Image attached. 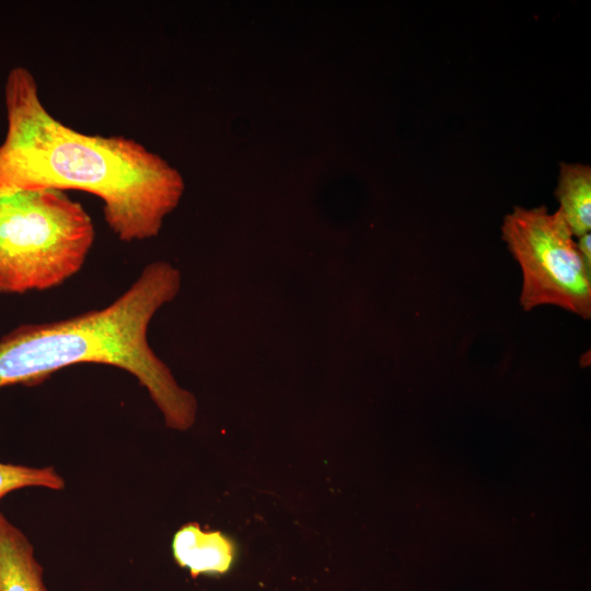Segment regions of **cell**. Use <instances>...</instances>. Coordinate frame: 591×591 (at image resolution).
Segmentation results:
<instances>
[{"label":"cell","instance_id":"obj_1","mask_svg":"<svg viewBox=\"0 0 591 591\" xmlns=\"http://www.w3.org/2000/svg\"><path fill=\"white\" fill-rule=\"evenodd\" d=\"M7 134L0 144V197L68 189L103 202L123 242L154 237L177 206L183 179L162 158L123 136L86 135L53 116L32 72L18 66L4 84Z\"/></svg>","mask_w":591,"mask_h":591},{"label":"cell","instance_id":"obj_2","mask_svg":"<svg viewBox=\"0 0 591 591\" xmlns=\"http://www.w3.org/2000/svg\"><path fill=\"white\" fill-rule=\"evenodd\" d=\"M181 282L176 267L152 262L102 309L12 329L0 338V389L37 384L70 366H112L137 379L169 428L189 429L196 420L197 401L179 386L148 341L152 317L177 296Z\"/></svg>","mask_w":591,"mask_h":591},{"label":"cell","instance_id":"obj_3","mask_svg":"<svg viewBox=\"0 0 591 591\" xmlns=\"http://www.w3.org/2000/svg\"><path fill=\"white\" fill-rule=\"evenodd\" d=\"M95 240L84 207L58 189L0 197V293L62 285L83 267Z\"/></svg>","mask_w":591,"mask_h":591},{"label":"cell","instance_id":"obj_4","mask_svg":"<svg viewBox=\"0 0 591 591\" xmlns=\"http://www.w3.org/2000/svg\"><path fill=\"white\" fill-rule=\"evenodd\" d=\"M501 236L521 267L524 311L552 304L590 320L591 273L558 210L515 206L503 219Z\"/></svg>","mask_w":591,"mask_h":591},{"label":"cell","instance_id":"obj_5","mask_svg":"<svg viewBox=\"0 0 591 591\" xmlns=\"http://www.w3.org/2000/svg\"><path fill=\"white\" fill-rule=\"evenodd\" d=\"M175 563L193 578L228 573L237 556L236 543L221 531L202 530L199 523L182 525L172 538Z\"/></svg>","mask_w":591,"mask_h":591},{"label":"cell","instance_id":"obj_6","mask_svg":"<svg viewBox=\"0 0 591 591\" xmlns=\"http://www.w3.org/2000/svg\"><path fill=\"white\" fill-rule=\"evenodd\" d=\"M0 591H47L32 543L1 511Z\"/></svg>","mask_w":591,"mask_h":591},{"label":"cell","instance_id":"obj_7","mask_svg":"<svg viewBox=\"0 0 591 591\" xmlns=\"http://www.w3.org/2000/svg\"><path fill=\"white\" fill-rule=\"evenodd\" d=\"M555 196L558 211L564 217L573 236L578 237L591 229V167L581 163L559 165Z\"/></svg>","mask_w":591,"mask_h":591},{"label":"cell","instance_id":"obj_8","mask_svg":"<svg viewBox=\"0 0 591 591\" xmlns=\"http://www.w3.org/2000/svg\"><path fill=\"white\" fill-rule=\"evenodd\" d=\"M27 487L61 490L65 479L53 466L34 467L0 461V500L11 491Z\"/></svg>","mask_w":591,"mask_h":591},{"label":"cell","instance_id":"obj_9","mask_svg":"<svg viewBox=\"0 0 591 591\" xmlns=\"http://www.w3.org/2000/svg\"><path fill=\"white\" fill-rule=\"evenodd\" d=\"M576 246L578 253L589 273H591V234L587 232L577 237Z\"/></svg>","mask_w":591,"mask_h":591}]
</instances>
